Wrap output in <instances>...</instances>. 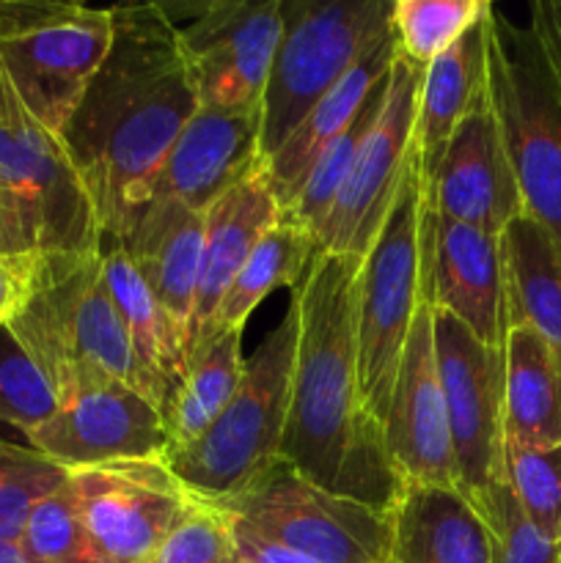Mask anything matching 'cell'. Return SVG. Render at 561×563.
Masks as SVG:
<instances>
[{
	"mask_svg": "<svg viewBox=\"0 0 561 563\" xmlns=\"http://www.w3.org/2000/svg\"><path fill=\"white\" fill-rule=\"evenodd\" d=\"M20 548L33 563H113L77 517L66 482L33 506L22 528Z\"/></svg>",
	"mask_w": 561,
	"mask_h": 563,
	"instance_id": "1f68e13d",
	"label": "cell"
},
{
	"mask_svg": "<svg viewBox=\"0 0 561 563\" xmlns=\"http://www.w3.org/2000/svg\"><path fill=\"white\" fill-rule=\"evenodd\" d=\"M108 58L61 130L91 196L102 247L121 245L160 165L198 110L179 33L163 3L116 5Z\"/></svg>",
	"mask_w": 561,
	"mask_h": 563,
	"instance_id": "6da1fadb",
	"label": "cell"
},
{
	"mask_svg": "<svg viewBox=\"0 0 561 563\" xmlns=\"http://www.w3.org/2000/svg\"><path fill=\"white\" fill-rule=\"evenodd\" d=\"M231 528H234L237 559L240 561H245V563H314L308 559H300V555L289 553V550L278 548V544L267 542V539L256 537V533L248 531V528L240 526V522L231 520Z\"/></svg>",
	"mask_w": 561,
	"mask_h": 563,
	"instance_id": "f35d334b",
	"label": "cell"
},
{
	"mask_svg": "<svg viewBox=\"0 0 561 563\" xmlns=\"http://www.w3.org/2000/svg\"><path fill=\"white\" fill-rule=\"evenodd\" d=\"M66 489L86 531L113 563H146L193 504L163 456L72 471Z\"/></svg>",
	"mask_w": 561,
	"mask_h": 563,
	"instance_id": "5bb4252c",
	"label": "cell"
},
{
	"mask_svg": "<svg viewBox=\"0 0 561 563\" xmlns=\"http://www.w3.org/2000/svg\"><path fill=\"white\" fill-rule=\"evenodd\" d=\"M215 506L256 537L314 563H391V511L330 493L280 460Z\"/></svg>",
	"mask_w": 561,
	"mask_h": 563,
	"instance_id": "30bf717a",
	"label": "cell"
},
{
	"mask_svg": "<svg viewBox=\"0 0 561 563\" xmlns=\"http://www.w3.org/2000/svg\"><path fill=\"white\" fill-rule=\"evenodd\" d=\"M110 44V9L0 0V69L28 113L58 137L108 58Z\"/></svg>",
	"mask_w": 561,
	"mask_h": 563,
	"instance_id": "52a82bcc",
	"label": "cell"
},
{
	"mask_svg": "<svg viewBox=\"0 0 561 563\" xmlns=\"http://www.w3.org/2000/svg\"><path fill=\"white\" fill-rule=\"evenodd\" d=\"M396 55H399V47H396L394 31L388 27L369 44L366 53L352 64V69L308 110L300 126L264 159V176H267V185L280 212L297 196L319 154L355 121L369 97L383 86Z\"/></svg>",
	"mask_w": 561,
	"mask_h": 563,
	"instance_id": "44dd1931",
	"label": "cell"
},
{
	"mask_svg": "<svg viewBox=\"0 0 561 563\" xmlns=\"http://www.w3.org/2000/svg\"><path fill=\"white\" fill-rule=\"evenodd\" d=\"M504 473L534 526L561 542V443L548 449H506Z\"/></svg>",
	"mask_w": 561,
	"mask_h": 563,
	"instance_id": "e575fe53",
	"label": "cell"
},
{
	"mask_svg": "<svg viewBox=\"0 0 561 563\" xmlns=\"http://www.w3.org/2000/svg\"><path fill=\"white\" fill-rule=\"evenodd\" d=\"M385 80H388V77H385ZM383 93L385 82L369 97V102L363 104L361 113L355 115V121H352V124L346 126L322 154H319V159L311 165V170H308L306 181L300 185L297 196L292 198L289 207L280 212V218L306 229L314 240H317L319 229H322V223L328 220L330 209H333L336 198H339L341 187H344L346 176H350V168L352 163H355L361 141L366 137L369 126H372L374 115H377L380 102H383Z\"/></svg>",
	"mask_w": 561,
	"mask_h": 563,
	"instance_id": "4dcf8cb0",
	"label": "cell"
},
{
	"mask_svg": "<svg viewBox=\"0 0 561 563\" xmlns=\"http://www.w3.org/2000/svg\"><path fill=\"white\" fill-rule=\"evenodd\" d=\"M506 449H548L561 443V357L526 324L504 341Z\"/></svg>",
	"mask_w": 561,
	"mask_h": 563,
	"instance_id": "d4e9b609",
	"label": "cell"
},
{
	"mask_svg": "<svg viewBox=\"0 0 561 563\" xmlns=\"http://www.w3.org/2000/svg\"><path fill=\"white\" fill-rule=\"evenodd\" d=\"M262 165V110L198 108L160 165L148 203H179L207 212Z\"/></svg>",
	"mask_w": 561,
	"mask_h": 563,
	"instance_id": "d6986e66",
	"label": "cell"
},
{
	"mask_svg": "<svg viewBox=\"0 0 561 563\" xmlns=\"http://www.w3.org/2000/svg\"><path fill=\"white\" fill-rule=\"evenodd\" d=\"M383 443L402 484L457 489L454 449L435 352L432 302L427 295H421L402 352L383 418Z\"/></svg>",
	"mask_w": 561,
	"mask_h": 563,
	"instance_id": "9a60e30c",
	"label": "cell"
},
{
	"mask_svg": "<svg viewBox=\"0 0 561 563\" xmlns=\"http://www.w3.org/2000/svg\"><path fill=\"white\" fill-rule=\"evenodd\" d=\"M94 251L102 231L64 141L28 113L0 69V253Z\"/></svg>",
	"mask_w": 561,
	"mask_h": 563,
	"instance_id": "277c9868",
	"label": "cell"
},
{
	"mask_svg": "<svg viewBox=\"0 0 561 563\" xmlns=\"http://www.w3.org/2000/svg\"><path fill=\"white\" fill-rule=\"evenodd\" d=\"M314 253H317L314 236L306 229H300V225L280 218L256 242L251 256L245 258L242 269L237 273V278L231 280L229 291H226L223 302H220L218 313H215L212 335L223 333V330L245 328L253 308L264 297L273 295L275 289H280V286L295 289L302 280V275L308 273Z\"/></svg>",
	"mask_w": 561,
	"mask_h": 563,
	"instance_id": "f1b7e54d",
	"label": "cell"
},
{
	"mask_svg": "<svg viewBox=\"0 0 561 563\" xmlns=\"http://www.w3.org/2000/svg\"><path fill=\"white\" fill-rule=\"evenodd\" d=\"M102 264L105 284L113 297V306L119 311L121 324H124L132 352L157 388L160 405L165 410L187 372L185 330L160 306V300L152 295V289L135 269L132 258L127 256L124 247H102Z\"/></svg>",
	"mask_w": 561,
	"mask_h": 563,
	"instance_id": "484cf974",
	"label": "cell"
},
{
	"mask_svg": "<svg viewBox=\"0 0 561 563\" xmlns=\"http://www.w3.org/2000/svg\"><path fill=\"white\" fill-rule=\"evenodd\" d=\"M490 11L449 53L424 66L416 130H413V163L421 187L432 179L446 143L451 141L460 121L487 97Z\"/></svg>",
	"mask_w": 561,
	"mask_h": 563,
	"instance_id": "603a6c76",
	"label": "cell"
},
{
	"mask_svg": "<svg viewBox=\"0 0 561 563\" xmlns=\"http://www.w3.org/2000/svg\"><path fill=\"white\" fill-rule=\"evenodd\" d=\"M28 445L66 473L121 460L165 456L168 429L157 405L124 383H99L58 401Z\"/></svg>",
	"mask_w": 561,
	"mask_h": 563,
	"instance_id": "2e32d148",
	"label": "cell"
},
{
	"mask_svg": "<svg viewBox=\"0 0 561 563\" xmlns=\"http://www.w3.org/2000/svg\"><path fill=\"white\" fill-rule=\"evenodd\" d=\"M237 563H245V561H240V559H237Z\"/></svg>",
	"mask_w": 561,
	"mask_h": 563,
	"instance_id": "b9f144b4",
	"label": "cell"
},
{
	"mask_svg": "<svg viewBox=\"0 0 561 563\" xmlns=\"http://www.w3.org/2000/svg\"><path fill=\"white\" fill-rule=\"evenodd\" d=\"M421 258L429 302L465 324L482 344L504 350L509 308L501 234L438 218L424 207Z\"/></svg>",
	"mask_w": 561,
	"mask_h": 563,
	"instance_id": "e0dca14e",
	"label": "cell"
},
{
	"mask_svg": "<svg viewBox=\"0 0 561 563\" xmlns=\"http://www.w3.org/2000/svg\"><path fill=\"white\" fill-rule=\"evenodd\" d=\"M531 25L537 27L556 71L561 75V0H539V3H534Z\"/></svg>",
	"mask_w": 561,
	"mask_h": 563,
	"instance_id": "ab89813d",
	"label": "cell"
},
{
	"mask_svg": "<svg viewBox=\"0 0 561 563\" xmlns=\"http://www.w3.org/2000/svg\"><path fill=\"white\" fill-rule=\"evenodd\" d=\"M391 526V563H490L487 526L457 489L405 484Z\"/></svg>",
	"mask_w": 561,
	"mask_h": 563,
	"instance_id": "cb8c5ba5",
	"label": "cell"
},
{
	"mask_svg": "<svg viewBox=\"0 0 561 563\" xmlns=\"http://www.w3.org/2000/svg\"><path fill=\"white\" fill-rule=\"evenodd\" d=\"M421 218L424 190L410 163L377 240L363 256L358 284V399L380 429L424 295Z\"/></svg>",
	"mask_w": 561,
	"mask_h": 563,
	"instance_id": "ba28073f",
	"label": "cell"
},
{
	"mask_svg": "<svg viewBox=\"0 0 561 563\" xmlns=\"http://www.w3.org/2000/svg\"><path fill=\"white\" fill-rule=\"evenodd\" d=\"M58 410L53 385L11 328H0V423L31 434Z\"/></svg>",
	"mask_w": 561,
	"mask_h": 563,
	"instance_id": "836d02e7",
	"label": "cell"
},
{
	"mask_svg": "<svg viewBox=\"0 0 561 563\" xmlns=\"http://www.w3.org/2000/svg\"><path fill=\"white\" fill-rule=\"evenodd\" d=\"M487 93L520 190L522 214L561 251V75L531 20L490 11Z\"/></svg>",
	"mask_w": 561,
	"mask_h": 563,
	"instance_id": "5b68a950",
	"label": "cell"
},
{
	"mask_svg": "<svg viewBox=\"0 0 561 563\" xmlns=\"http://www.w3.org/2000/svg\"><path fill=\"white\" fill-rule=\"evenodd\" d=\"M297 333L300 311L292 300L284 319L264 335L256 355L245 361L240 388L218 421L196 443L163 456L193 498L223 504L280 460Z\"/></svg>",
	"mask_w": 561,
	"mask_h": 563,
	"instance_id": "8992f818",
	"label": "cell"
},
{
	"mask_svg": "<svg viewBox=\"0 0 561 563\" xmlns=\"http://www.w3.org/2000/svg\"><path fill=\"white\" fill-rule=\"evenodd\" d=\"M509 328L526 324L561 357V251L528 214L501 234Z\"/></svg>",
	"mask_w": 561,
	"mask_h": 563,
	"instance_id": "4316f807",
	"label": "cell"
},
{
	"mask_svg": "<svg viewBox=\"0 0 561 563\" xmlns=\"http://www.w3.org/2000/svg\"><path fill=\"white\" fill-rule=\"evenodd\" d=\"M280 3L284 0H215L182 5L190 20L174 25L198 108L231 113L262 110L270 66L284 31Z\"/></svg>",
	"mask_w": 561,
	"mask_h": 563,
	"instance_id": "4fadbf2b",
	"label": "cell"
},
{
	"mask_svg": "<svg viewBox=\"0 0 561 563\" xmlns=\"http://www.w3.org/2000/svg\"><path fill=\"white\" fill-rule=\"evenodd\" d=\"M280 14L284 31L262 99L264 159L388 31L391 0H284Z\"/></svg>",
	"mask_w": 561,
	"mask_h": 563,
	"instance_id": "9c48e42d",
	"label": "cell"
},
{
	"mask_svg": "<svg viewBox=\"0 0 561 563\" xmlns=\"http://www.w3.org/2000/svg\"><path fill=\"white\" fill-rule=\"evenodd\" d=\"M242 372H245L242 330L215 333L187 357L185 379L163 410L168 451L196 443L218 421V416L240 388Z\"/></svg>",
	"mask_w": 561,
	"mask_h": 563,
	"instance_id": "83f0119b",
	"label": "cell"
},
{
	"mask_svg": "<svg viewBox=\"0 0 561 563\" xmlns=\"http://www.w3.org/2000/svg\"><path fill=\"white\" fill-rule=\"evenodd\" d=\"M280 220V207L264 176V165L231 187L204 212V256L193 317L187 324V357L212 339V322L256 242Z\"/></svg>",
	"mask_w": 561,
	"mask_h": 563,
	"instance_id": "ffe728a7",
	"label": "cell"
},
{
	"mask_svg": "<svg viewBox=\"0 0 561 563\" xmlns=\"http://www.w3.org/2000/svg\"><path fill=\"white\" fill-rule=\"evenodd\" d=\"M11 330L58 401L99 383H124L163 412L105 284L102 251L44 256L36 295Z\"/></svg>",
	"mask_w": 561,
	"mask_h": 563,
	"instance_id": "3957f363",
	"label": "cell"
},
{
	"mask_svg": "<svg viewBox=\"0 0 561 563\" xmlns=\"http://www.w3.org/2000/svg\"><path fill=\"white\" fill-rule=\"evenodd\" d=\"M0 563H33L22 553L20 542H9V539H0Z\"/></svg>",
	"mask_w": 561,
	"mask_h": 563,
	"instance_id": "60d3db41",
	"label": "cell"
},
{
	"mask_svg": "<svg viewBox=\"0 0 561 563\" xmlns=\"http://www.w3.org/2000/svg\"><path fill=\"white\" fill-rule=\"evenodd\" d=\"M421 190L429 212L490 234H504L520 218V190L490 93L460 121Z\"/></svg>",
	"mask_w": 561,
	"mask_h": 563,
	"instance_id": "ac0fdd59",
	"label": "cell"
},
{
	"mask_svg": "<svg viewBox=\"0 0 561 563\" xmlns=\"http://www.w3.org/2000/svg\"><path fill=\"white\" fill-rule=\"evenodd\" d=\"M66 471L33 451L0 440V539L20 542L33 506L64 487Z\"/></svg>",
	"mask_w": 561,
	"mask_h": 563,
	"instance_id": "d6a6232c",
	"label": "cell"
},
{
	"mask_svg": "<svg viewBox=\"0 0 561 563\" xmlns=\"http://www.w3.org/2000/svg\"><path fill=\"white\" fill-rule=\"evenodd\" d=\"M435 352L446 396L457 493L484 520L504 473V350L482 344L465 324L432 306Z\"/></svg>",
	"mask_w": 561,
	"mask_h": 563,
	"instance_id": "8fae6325",
	"label": "cell"
},
{
	"mask_svg": "<svg viewBox=\"0 0 561 563\" xmlns=\"http://www.w3.org/2000/svg\"><path fill=\"white\" fill-rule=\"evenodd\" d=\"M487 0H394L391 31L407 60L429 66L490 11Z\"/></svg>",
	"mask_w": 561,
	"mask_h": 563,
	"instance_id": "f546056e",
	"label": "cell"
},
{
	"mask_svg": "<svg viewBox=\"0 0 561 563\" xmlns=\"http://www.w3.org/2000/svg\"><path fill=\"white\" fill-rule=\"evenodd\" d=\"M421 80L424 66L413 64L402 53L396 55L377 115L361 141L328 220L314 240L317 253L363 258L377 240L413 163V130Z\"/></svg>",
	"mask_w": 561,
	"mask_h": 563,
	"instance_id": "7c38bea8",
	"label": "cell"
},
{
	"mask_svg": "<svg viewBox=\"0 0 561 563\" xmlns=\"http://www.w3.org/2000/svg\"><path fill=\"white\" fill-rule=\"evenodd\" d=\"M146 563H237L229 515L209 500L193 498Z\"/></svg>",
	"mask_w": 561,
	"mask_h": 563,
	"instance_id": "d590c367",
	"label": "cell"
},
{
	"mask_svg": "<svg viewBox=\"0 0 561 563\" xmlns=\"http://www.w3.org/2000/svg\"><path fill=\"white\" fill-rule=\"evenodd\" d=\"M119 247H124L160 306L185 330L193 317L204 256V212L152 201Z\"/></svg>",
	"mask_w": 561,
	"mask_h": 563,
	"instance_id": "7402d4cb",
	"label": "cell"
},
{
	"mask_svg": "<svg viewBox=\"0 0 561 563\" xmlns=\"http://www.w3.org/2000/svg\"><path fill=\"white\" fill-rule=\"evenodd\" d=\"M363 258L314 253L292 289L300 311L280 462L330 493L391 511L402 478L383 429L358 399V284Z\"/></svg>",
	"mask_w": 561,
	"mask_h": 563,
	"instance_id": "7a4b0ae2",
	"label": "cell"
},
{
	"mask_svg": "<svg viewBox=\"0 0 561 563\" xmlns=\"http://www.w3.org/2000/svg\"><path fill=\"white\" fill-rule=\"evenodd\" d=\"M484 526L490 533V563H561V542L534 526L506 482L495 493Z\"/></svg>",
	"mask_w": 561,
	"mask_h": 563,
	"instance_id": "8d00e7d4",
	"label": "cell"
},
{
	"mask_svg": "<svg viewBox=\"0 0 561 563\" xmlns=\"http://www.w3.org/2000/svg\"><path fill=\"white\" fill-rule=\"evenodd\" d=\"M42 267L44 256L38 253H0V328H11L33 300Z\"/></svg>",
	"mask_w": 561,
	"mask_h": 563,
	"instance_id": "74e56055",
	"label": "cell"
}]
</instances>
